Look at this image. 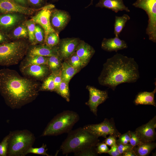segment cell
Returning a JSON list of instances; mask_svg holds the SVG:
<instances>
[{
    "label": "cell",
    "mask_w": 156,
    "mask_h": 156,
    "mask_svg": "<svg viewBox=\"0 0 156 156\" xmlns=\"http://www.w3.org/2000/svg\"><path fill=\"white\" fill-rule=\"evenodd\" d=\"M132 5L144 10L148 17V23L146 30L149 39L156 42V0H136Z\"/></svg>",
    "instance_id": "7"
},
{
    "label": "cell",
    "mask_w": 156,
    "mask_h": 156,
    "mask_svg": "<svg viewBox=\"0 0 156 156\" xmlns=\"http://www.w3.org/2000/svg\"><path fill=\"white\" fill-rule=\"evenodd\" d=\"M93 0H91V2L90 4L88 5V6H87L86 8L88 7H89V6H90L91 5H92L93 4Z\"/></svg>",
    "instance_id": "48"
},
{
    "label": "cell",
    "mask_w": 156,
    "mask_h": 156,
    "mask_svg": "<svg viewBox=\"0 0 156 156\" xmlns=\"http://www.w3.org/2000/svg\"><path fill=\"white\" fill-rule=\"evenodd\" d=\"M48 150L46 144H43L42 146L39 148H33L32 146L30 147L26 151L25 156L28 153H33L47 156H50L47 151Z\"/></svg>",
    "instance_id": "34"
},
{
    "label": "cell",
    "mask_w": 156,
    "mask_h": 156,
    "mask_svg": "<svg viewBox=\"0 0 156 156\" xmlns=\"http://www.w3.org/2000/svg\"><path fill=\"white\" fill-rule=\"evenodd\" d=\"M129 131L130 138L129 142L132 146L134 147L143 143L141 141L135 131Z\"/></svg>",
    "instance_id": "38"
},
{
    "label": "cell",
    "mask_w": 156,
    "mask_h": 156,
    "mask_svg": "<svg viewBox=\"0 0 156 156\" xmlns=\"http://www.w3.org/2000/svg\"><path fill=\"white\" fill-rule=\"evenodd\" d=\"M156 92V86L154 90L151 92L147 91L139 92L136 96L133 101L135 105H149L156 106L155 99V94Z\"/></svg>",
    "instance_id": "21"
},
{
    "label": "cell",
    "mask_w": 156,
    "mask_h": 156,
    "mask_svg": "<svg viewBox=\"0 0 156 156\" xmlns=\"http://www.w3.org/2000/svg\"><path fill=\"white\" fill-rule=\"evenodd\" d=\"M52 73L53 75V79L55 86L56 90L62 81L61 69L55 72Z\"/></svg>",
    "instance_id": "41"
},
{
    "label": "cell",
    "mask_w": 156,
    "mask_h": 156,
    "mask_svg": "<svg viewBox=\"0 0 156 156\" xmlns=\"http://www.w3.org/2000/svg\"><path fill=\"white\" fill-rule=\"evenodd\" d=\"M74 153L75 155L80 156H96L98 154L96 151V146L86 148Z\"/></svg>",
    "instance_id": "35"
},
{
    "label": "cell",
    "mask_w": 156,
    "mask_h": 156,
    "mask_svg": "<svg viewBox=\"0 0 156 156\" xmlns=\"http://www.w3.org/2000/svg\"><path fill=\"white\" fill-rule=\"evenodd\" d=\"M25 22L28 31L29 42L31 45H33L34 40V32L36 24L31 19L26 20Z\"/></svg>",
    "instance_id": "33"
},
{
    "label": "cell",
    "mask_w": 156,
    "mask_h": 156,
    "mask_svg": "<svg viewBox=\"0 0 156 156\" xmlns=\"http://www.w3.org/2000/svg\"><path fill=\"white\" fill-rule=\"evenodd\" d=\"M7 156H25L26 151L32 146L35 140L34 134L27 130L10 132Z\"/></svg>",
    "instance_id": "6"
},
{
    "label": "cell",
    "mask_w": 156,
    "mask_h": 156,
    "mask_svg": "<svg viewBox=\"0 0 156 156\" xmlns=\"http://www.w3.org/2000/svg\"><path fill=\"white\" fill-rule=\"evenodd\" d=\"M51 10L43 9L38 11L31 19L36 24H38L43 28L45 38L50 33L55 31L51 24Z\"/></svg>",
    "instance_id": "16"
},
{
    "label": "cell",
    "mask_w": 156,
    "mask_h": 156,
    "mask_svg": "<svg viewBox=\"0 0 156 156\" xmlns=\"http://www.w3.org/2000/svg\"><path fill=\"white\" fill-rule=\"evenodd\" d=\"M29 43L21 39L0 44V66H9L18 64L27 55Z\"/></svg>",
    "instance_id": "4"
},
{
    "label": "cell",
    "mask_w": 156,
    "mask_h": 156,
    "mask_svg": "<svg viewBox=\"0 0 156 156\" xmlns=\"http://www.w3.org/2000/svg\"><path fill=\"white\" fill-rule=\"evenodd\" d=\"M79 71L64 61L62 63L61 67L62 80L69 83L72 78Z\"/></svg>",
    "instance_id": "25"
},
{
    "label": "cell",
    "mask_w": 156,
    "mask_h": 156,
    "mask_svg": "<svg viewBox=\"0 0 156 156\" xmlns=\"http://www.w3.org/2000/svg\"><path fill=\"white\" fill-rule=\"evenodd\" d=\"M86 88L89 92V98L86 104L88 106L90 111L97 116L98 106L109 98L108 91L101 90L90 86H87Z\"/></svg>",
    "instance_id": "10"
},
{
    "label": "cell",
    "mask_w": 156,
    "mask_h": 156,
    "mask_svg": "<svg viewBox=\"0 0 156 156\" xmlns=\"http://www.w3.org/2000/svg\"><path fill=\"white\" fill-rule=\"evenodd\" d=\"M117 145L119 152L122 155L123 153L132 149L133 147L128 143L126 144H119Z\"/></svg>",
    "instance_id": "42"
},
{
    "label": "cell",
    "mask_w": 156,
    "mask_h": 156,
    "mask_svg": "<svg viewBox=\"0 0 156 156\" xmlns=\"http://www.w3.org/2000/svg\"><path fill=\"white\" fill-rule=\"evenodd\" d=\"M27 54L28 56L38 55L47 57L59 55L57 45L49 47L45 44L31 45Z\"/></svg>",
    "instance_id": "17"
},
{
    "label": "cell",
    "mask_w": 156,
    "mask_h": 156,
    "mask_svg": "<svg viewBox=\"0 0 156 156\" xmlns=\"http://www.w3.org/2000/svg\"><path fill=\"white\" fill-rule=\"evenodd\" d=\"M25 21L15 27L7 34L11 40L28 38L27 28Z\"/></svg>",
    "instance_id": "22"
},
{
    "label": "cell",
    "mask_w": 156,
    "mask_h": 156,
    "mask_svg": "<svg viewBox=\"0 0 156 156\" xmlns=\"http://www.w3.org/2000/svg\"><path fill=\"white\" fill-rule=\"evenodd\" d=\"M55 86L53 73H51L44 80L39 88V91H55Z\"/></svg>",
    "instance_id": "29"
},
{
    "label": "cell",
    "mask_w": 156,
    "mask_h": 156,
    "mask_svg": "<svg viewBox=\"0 0 156 156\" xmlns=\"http://www.w3.org/2000/svg\"><path fill=\"white\" fill-rule=\"evenodd\" d=\"M34 36V40L33 45L44 44V31L43 28L38 24H36L35 25Z\"/></svg>",
    "instance_id": "31"
},
{
    "label": "cell",
    "mask_w": 156,
    "mask_h": 156,
    "mask_svg": "<svg viewBox=\"0 0 156 156\" xmlns=\"http://www.w3.org/2000/svg\"><path fill=\"white\" fill-rule=\"evenodd\" d=\"M95 7L110 9L116 13L119 11L130 12L128 8L124 4L123 0H99Z\"/></svg>",
    "instance_id": "20"
},
{
    "label": "cell",
    "mask_w": 156,
    "mask_h": 156,
    "mask_svg": "<svg viewBox=\"0 0 156 156\" xmlns=\"http://www.w3.org/2000/svg\"><path fill=\"white\" fill-rule=\"evenodd\" d=\"M10 133L5 136L0 143V156H7Z\"/></svg>",
    "instance_id": "36"
},
{
    "label": "cell",
    "mask_w": 156,
    "mask_h": 156,
    "mask_svg": "<svg viewBox=\"0 0 156 156\" xmlns=\"http://www.w3.org/2000/svg\"><path fill=\"white\" fill-rule=\"evenodd\" d=\"M130 19L129 16L126 14L121 16H115L114 33L116 36H119L125 26L126 23Z\"/></svg>",
    "instance_id": "26"
},
{
    "label": "cell",
    "mask_w": 156,
    "mask_h": 156,
    "mask_svg": "<svg viewBox=\"0 0 156 156\" xmlns=\"http://www.w3.org/2000/svg\"><path fill=\"white\" fill-rule=\"evenodd\" d=\"M139 77L138 65L134 59L117 53L103 64L98 80L100 85L114 90L119 85L135 82Z\"/></svg>",
    "instance_id": "2"
},
{
    "label": "cell",
    "mask_w": 156,
    "mask_h": 156,
    "mask_svg": "<svg viewBox=\"0 0 156 156\" xmlns=\"http://www.w3.org/2000/svg\"><path fill=\"white\" fill-rule=\"evenodd\" d=\"M75 53L84 64L86 66L95 53L94 48L82 40H80Z\"/></svg>",
    "instance_id": "19"
},
{
    "label": "cell",
    "mask_w": 156,
    "mask_h": 156,
    "mask_svg": "<svg viewBox=\"0 0 156 156\" xmlns=\"http://www.w3.org/2000/svg\"><path fill=\"white\" fill-rule=\"evenodd\" d=\"M118 139L116 140V144H126L129 142L130 138L129 131L121 135L118 137Z\"/></svg>",
    "instance_id": "39"
},
{
    "label": "cell",
    "mask_w": 156,
    "mask_h": 156,
    "mask_svg": "<svg viewBox=\"0 0 156 156\" xmlns=\"http://www.w3.org/2000/svg\"><path fill=\"white\" fill-rule=\"evenodd\" d=\"M79 119V115L76 112L64 111L56 115L50 121L41 136L57 135L68 133Z\"/></svg>",
    "instance_id": "5"
},
{
    "label": "cell",
    "mask_w": 156,
    "mask_h": 156,
    "mask_svg": "<svg viewBox=\"0 0 156 156\" xmlns=\"http://www.w3.org/2000/svg\"><path fill=\"white\" fill-rule=\"evenodd\" d=\"M40 10L39 8L22 6L13 0H0V14L19 13L26 16H30Z\"/></svg>",
    "instance_id": "11"
},
{
    "label": "cell",
    "mask_w": 156,
    "mask_h": 156,
    "mask_svg": "<svg viewBox=\"0 0 156 156\" xmlns=\"http://www.w3.org/2000/svg\"><path fill=\"white\" fill-rule=\"evenodd\" d=\"M50 1H58L59 0H49Z\"/></svg>",
    "instance_id": "49"
},
{
    "label": "cell",
    "mask_w": 156,
    "mask_h": 156,
    "mask_svg": "<svg viewBox=\"0 0 156 156\" xmlns=\"http://www.w3.org/2000/svg\"><path fill=\"white\" fill-rule=\"evenodd\" d=\"M20 70L25 77L33 79L44 80L51 73L47 65H34L28 66Z\"/></svg>",
    "instance_id": "13"
},
{
    "label": "cell",
    "mask_w": 156,
    "mask_h": 156,
    "mask_svg": "<svg viewBox=\"0 0 156 156\" xmlns=\"http://www.w3.org/2000/svg\"><path fill=\"white\" fill-rule=\"evenodd\" d=\"M10 41L8 35L0 30V44Z\"/></svg>",
    "instance_id": "45"
},
{
    "label": "cell",
    "mask_w": 156,
    "mask_h": 156,
    "mask_svg": "<svg viewBox=\"0 0 156 156\" xmlns=\"http://www.w3.org/2000/svg\"><path fill=\"white\" fill-rule=\"evenodd\" d=\"M96 149L98 154L107 153L109 150L107 145L103 142H99L96 146Z\"/></svg>",
    "instance_id": "40"
},
{
    "label": "cell",
    "mask_w": 156,
    "mask_h": 156,
    "mask_svg": "<svg viewBox=\"0 0 156 156\" xmlns=\"http://www.w3.org/2000/svg\"><path fill=\"white\" fill-rule=\"evenodd\" d=\"M64 61L79 71L86 66L75 52Z\"/></svg>",
    "instance_id": "28"
},
{
    "label": "cell",
    "mask_w": 156,
    "mask_h": 156,
    "mask_svg": "<svg viewBox=\"0 0 156 156\" xmlns=\"http://www.w3.org/2000/svg\"><path fill=\"white\" fill-rule=\"evenodd\" d=\"M29 7L34 9H38L46 5L44 0H27Z\"/></svg>",
    "instance_id": "37"
},
{
    "label": "cell",
    "mask_w": 156,
    "mask_h": 156,
    "mask_svg": "<svg viewBox=\"0 0 156 156\" xmlns=\"http://www.w3.org/2000/svg\"><path fill=\"white\" fill-rule=\"evenodd\" d=\"M83 127L98 138L102 137L106 138L108 135L118 138L121 134L116 129L113 118H105L100 123L87 125Z\"/></svg>",
    "instance_id": "8"
},
{
    "label": "cell",
    "mask_w": 156,
    "mask_h": 156,
    "mask_svg": "<svg viewBox=\"0 0 156 156\" xmlns=\"http://www.w3.org/2000/svg\"><path fill=\"white\" fill-rule=\"evenodd\" d=\"M156 147V143L154 142H143L133 147L137 156H148Z\"/></svg>",
    "instance_id": "24"
},
{
    "label": "cell",
    "mask_w": 156,
    "mask_h": 156,
    "mask_svg": "<svg viewBox=\"0 0 156 156\" xmlns=\"http://www.w3.org/2000/svg\"><path fill=\"white\" fill-rule=\"evenodd\" d=\"M156 116L147 123L137 128L135 131L142 142H154L156 139Z\"/></svg>",
    "instance_id": "12"
},
{
    "label": "cell",
    "mask_w": 156,
    "mask_h": 156,
    "mask_svg": "<svg viewBox=\"0 0 156 156\" xmlns=\"http://www.w3.org/2000/svg\"><path fill=\"white\" fill-rule=\"evenodd\" d=\"M117 138L114 135H109V137L105 138L103 142L107 145L111 147L116 144Z\"/></svg>",
    "instance_id": "44"
},
{
    "label": "cell",
    "mask_w": 156,
    "mask_h": 156,
    "mask_svg": "<svg viewBox=\"0 0 156 156\" xmlns=\"http://www.w3.org/2000/svg\"><path fill=\"white\" fill-rule=\"evenodd\" d=\"M40 87L35 81L21 76L15 70H0V93L12 109H19L34 101L38 95Z\"/></svg>",
    "instance_id": "1"
},
{
    "label": "cell",
    "mask_w": 156,
    "mask_h": 156,
    "mask_svg": "<svg viewBox=\"0 0 156 156\" xmlns=\"http://www.w3.org/2000/svg\"><path fill=\"white\" fill-rule=\"evenodd\" d=\"M62 142L60 150L64 155L78 152L91 147L96 146L99 142V138L83 127L71 130Z\"/></svg>",
    "instance_id": "3"
},
{
    "label": "cell",
    "mask_w": 156,
    "mask_h": 156,
    "mask_svg": "<svg viewBox=\"0 0 156 156\" xmlns=\"http://www.w3.org/2000/svg\"><path fill=\"white\" fill-rule=\"evenodd\" d=\"M55 92L67 102L70 101V93L68 83L62 80Z\"/></svg>",
    "instance_id": "30"
},
{
    "label": "cell",
    "mask_w": 156,
    "mask_h": 156,
    "mask_svg": "<svg viewBox=\"0 0 156 156\" xmlns=\"http://www.w3.org/2000/svg\"><path fill=\"white\" fill-rule=\"evenodd\" d=\"M48 57L36 55L27 56L21 64L20 69L34 65H47Z\"/></svg>",
    "instance_id": "23"
},
{
    "label": "cell",
    "mask_w": 156,
    "mask_h": 156,
    "mask_svg": "<svg viewBox=\"0 0 156 156\" xmlns=\"http://www.w3.org/2000/svg\"><path fill=\"white\" fill-rule=\"evenodd\" d=\"M80 40L78 38H66L60 40L57 45L59 55L65 60L75 52Z\"/></svg>",
    "instance_id": "15"
},
{
    "label": "cell",
    "mask_w": 156,
    "mask_h": 156,
    "mask_svg": "<svg viewBox=\"0 0 156 156\" xmlns=\"http://www.w3.org/2000/svg\"><path fill=\"white\" fill-rule=\"evenodd\" d=\"M101 47L103 50L108 52L118 51L126 49L128 46L124 40L120 39L119 36L113 38H104L101 44Z\"/></svg>",
    "instance_id": "18"
},
{
    "label": "cell",
    "mask_w": 156,
    "mask_h": 156,
    "mask_svg": "<svg viewBox=\"0 0 156 156\" xmlns=\"http://www.w3.org/2000/svg\"><path fill=\"white\" fill-rule=\"evenodd\" d=\"M63 60L60 55L48 57L47 66L51 73H54L61 69Z\"/></svg>",
    "instance_id": "27"
},
{
    "label": "cell",
    "mask_w": 156,
    "mask_h": 156,
    "mask_svg": "<svg viewBox=\"0 0 156 156\" xmlns=\"http://www.w3.org/2000/svg\"><path fill=\"white\" fill-rule=\"evenodd\" d=\"M58 34L55 31L49 34L44 38V44L49 47L57 45L60 40Z\"/></svg>",
    "instance_id": "32"
},
{
    "label": "cell",
    "mask_w": 156,
    "mask_h": 156,
    "mask_svg": "<svg viewBox=\"0 0 156 156\" xmlns=\"http://www.w3.org/2000/svg\"><path fill=\"white\" fill-rule=\"evenodd\" d=\"M70 19V16L66 11L55 8L51 10V24L58 34L65 28Z\"/></svg>",
    "instance_id": "14"
},
{
    "label": "cell",
    "mask_w": 156,
    "mask_h": 156,
    "mask_svg": "<svg viewBox=\"0 0 156 156\" xmlns=\"http://www.w3.org/2000/svg\"><path fill=\"white\" fill-rule=\"evenodd\" d=\"M111 147L110 149L109 150L107 153L110 156H122L119 152L116 144L114 145Z\"/></svg>",
    "instance_id": "43"
},
{
    "label": "cell",
    "mask_w": 156,
    "mask_h": 156,
    "mask_svg": "<svg viewBox=\"0 0 156 156\" xmlns=\"http://www.w3.org/2000/svg\"><path fill=\"white\" fill-rule=\"evenodd\" d=\"M26 16L19 13L0 14V30L8 34L15 27L25 21Z\"/></svg>",
    "instance_id": "9"
},
{
    "label": "cell",
    "mask_w": 156,
    "mask_h": 156,
    "mask_svg": "<svg viewBox=\"0 0 156 156\" xmlns=\"http://www.w3.org/2000/svg\"><path fill=\"white\" fill-rule=\"evenodd\" d=\"M17 4L24 7H29L27 0H13Z\"/></svg>",
    "instance_id": "46"
},
{
    "label": "cell",
    "mask_w": 156,
    "mask_h": 156,
    "mask_svg": "<svg viewBox=\"0 0 156 156\" xmlns=\"http://www.w3.org/2000/svg\"><path fill=\"white\" fill-rule=\"evenodd\" d=\"M122 156H137L133 148L129 150L122 154Z\"/></svg>",
    "instance_id": "47"
}]
</instances>
